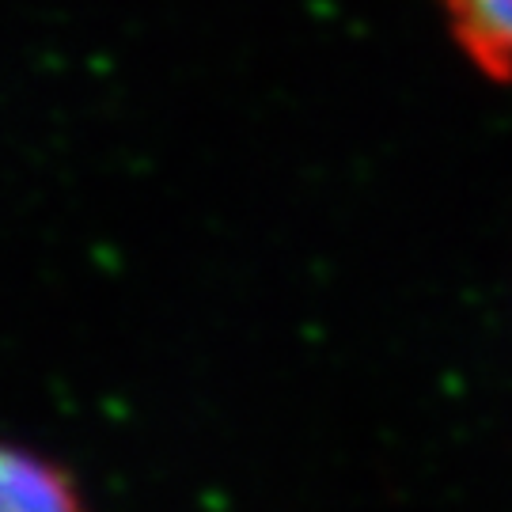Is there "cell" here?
Wrapping results in <instances>:
<instances>
[{
	"mask_svg": "<svg viewBox=\"0 0 512 512\" xmlns=\"http://www.w3.org/2000/svg\"><path fill=\"white\" fill-rule=\"evenodd\" d=\"M463 57L497 84L512 80V0H440Z\"/></svg>",
	"mask_w": 512,
	"mask_h": 512,
	"instance_id": "7a4b0ae2",
	"label": "cell"
},
{
	"mask_svg": "<svg viewBox=\"0 0 512 512\" xmlns=\"http://www.w3.org/2000/svg\"><path fill=\"white\" fill-rule=\"evenodd\" d=\"M0 512H88V501L65 463L0 437Z\"/></svg>",
	"mask_w": 512,
	"mask_h": 512,
	"instance_id": "6da1fadb",
	"label": "cell"
}]
</instances>
